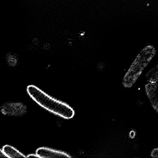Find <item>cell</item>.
Segmentation results:
<instances>
[{
    "label": "cell",
    "instance_id": "cell-1",
    "mask_svg": "<svg viewBox=\"0 0 158 158\" xmlns=\"http://www.w3.org/2000/svg\"><path fill=\"white\" fill-rule=\"evenodd\" d=\"M27 92L37 104L51 113L66 119L75 116V111L70 106L50 96L35 85H29Z\"/></svg>",
    "mask_w": 158,
    "mask_h": 158
},
{
    "label": "cell",
    "instance_id": "cell-2",
    "mask_svg": "<svg viewBox=\"0 0 158 158\" xmlns=\"http://www.w3.org/2000/svg\"><path fill=\"white\" fill-rule=\"evenodd\" d=\"M155 54V48L151 45L146 46L140 52L124 75L123 84L125 88H131L135 84Z\"/></svg>",
    "mask_w": 158,
    "mask_h": 158
},
{
    "label": "cell",
    "instance_id": "cell-3",
    "mask_svg": "<svg viewBox=\"0 0 158 158\" xmlns=\"http://www.w3.org/2000/svg\"><path fill=\"white\" fill-rule=\"evenodd\" d=\"M1 112L7 116H21L26 113L27 107L20 103H7L1 108Z\"/></svg>",
    "mask_w": 158,
    "mask_h": 158
},
{
    "label": "cell",
    "instance_id": "cell-4",
    "mask_svg": "<svg viewBox=\"0 0 158 158\" xmlns=\"http://www.w3.org/2000/svg\"><path fill=\"white\" fill-rule=\"evenodd\" d=\"M146 93L154 109L158 113V84L157 83L148 82L145 87Z\"/></svg>",
    "mask_w": 158,
    "mask_h": 158
},
{
    "label": "cell",
    "instance_id": "cell-5",
    "mask_svg": "<svg viewBox=\"0 0 158 158\" xmlns=\"http://www.w3.org/2000/svg\"><path fill=\"white\" fill-rule=\"evenodd\" d=\"M36 154L39 158L71 157V156L65 152L46 147H41L38 148L36 151Z\"/></svg>",
    "mask_w": 158,
    "mask_h": 158
},
{
    "label": "cell",
    "instance_id": "cell-6",
    "mask_svg": "<svg viewBox=\"0 0 158 158\" xmlns=\"http://www.w3.org/2000/svg\"><path fill=\"white\" fill-rule=\"evenodd\" d=\"M2 150L6 156V157L9 158L27 157L23 154L13 147L8 145H5L3 147Z\"/></svg>",
    "mask_w": 158,
    "mask_h": 158
},
{
    "label": "cell",
    "instance_id": "cell-7",
    "mask_svg": "<svg viewBox=\"0 0 158 158\" xmlns=\"http://www.w3.org/2000/svg\"><path fill=\"white\" fill-rule=\"evenodd\" d=\"M146 79L148 82H158V64L148 71L146 74Z\"/></svg>",
    "mask_w": 158,
    "mask_h": 158
},
{
    "label": "cell",
    "instance_id": "cell-8",
    "mask_svg": "<svg viewBox=\"0 0 158 158\" xmlns=\"http://www.w3.org/2000/svg\"><path fill=\"white\" fill-rule=\"evenodd\" d=\"M152 157L155 158H158V148L153 149L151 154Z\"/></svg>",
    "mask_w": 158,
    "mask_h": 158
},
{
    "label": "cell",
    "instance_id": "cell-9",
    "mask_svg": "<svg viewBox=\"0 0 158 158\" xmlns=\"http://www.w3.org/2000/svg\"><path fill=\"white\" fill-rule=\"evenodd\" d=\"M6 156L5 154L3 151L2 149H0V158H6Z\"/></svg>",
    "mask_w": 158,
    "mask_h": 158
},
{
    "label": "cell",
    "instance_id": "cell-10",
    "mask_svg": "<svg viewBox=\"0 0 158 158\" xmlns=\"http://www.w3.org/2000/svg\"><path fill=\"white\" fill-rule=\"evenodd\" d=\"M27 158H31V157H38V156L36 154H30V155H29L28 156H27Z\"/></svg>",
    "mask_w": 158,
    "mask_h": 158
},
{
    "label": "cell",
    "instance_id": "cell-11",
    "mask_svg": "<svg viewBox=\"0 0 158 158\" xmlns=\"http://www.w3.org/2000/svg\"><path fill=\"white\" fill-rule=\"evenodd\" d=\"M45 46H46V49H49L50 47V45L49 43L46 44H45Z\"/></svg>",
    "mask_w": 158,
    "mask_h": 158
}]
</instances>
